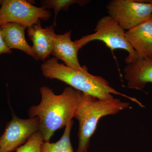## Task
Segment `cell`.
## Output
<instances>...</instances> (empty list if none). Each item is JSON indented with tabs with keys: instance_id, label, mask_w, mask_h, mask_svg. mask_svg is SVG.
<instances>
[{
	"instance_id": "cell-1",
	"label": "cell",
	"mask_w": 152,
	"mask_h": 152,
	"mask_svg": "<svg viewBox=\"0 0 152 152\" xmlns=\"http://www.w3.org/2000/svg\"><path fill=\"white\" fill-rule=\"evenodd\" d=\"M40 91V103L30 107L28 115L39 119V131L44 142H50L56 131L65 127L72 120L81 92L70 86L65 88L59 95L48 87H42Z\"/></svg>"
},
{
	"instance_id": "cell-2",
	"label": "cell",
	"mask_w": 152,
	"mask_h": 152,
	"mask_svg": "<svg viewBox=\"0 0 152 152\" xmlns=\"http://www.w3.org/2000/svg\"><path fill=\"white\" fill-rule=\"evenodd\" d=\"M41 69L45 77L59 80L75 89L99 99L111 100L115 98L113 94L119 95L136 103L141 107H144L136 98L118 91L102 76L90 74L87 68L83 70L72 69L60 63L58 60L53 57L44 61Z\"/></svg>"
},
{
	"instance_id": "cell-3",
	"label": "cell",
	"mask_w": 152,
	"mask_h": 152,
	"mask_svg": "<svg viewBox=\"0 0 152 152\" xmlns=\"http://www.w3.org/2000/svg\"><path fill=\"white\" fill-rule=\"evenodd\" d=\"M130 108L129 103L118 98L104 100L81 92L74 116L79 123L77 152H88L90 140L101 118Z\"/></svg>"
},
{
	"instance_id": "cell-4",
	"label": "cell",
	"mask_w": 152,
	"mask_h": 152,
	"mask_svg": "<svg viewBox=\"0 0 152 152\" xmlns=\"http://www.w3.org/2000/svg\"><path fill=\"white\" fill-rule=\"evenodd\" d=\"M94 40L103 42L112 50L121 49L126 51L129 53L125 59L126 64L139 58L137 53L126 38L125 30L115 19L109 15L99 20L95 28L94 32L83 36L75 42L80 49L90 42Z\"/></svg>"
},
{
	"instance_id": "cell-5",
	"label": "cell",
	"mask_w": 152,
	"mask_h": 152,
	"mask_svg": "<svg viewBox=\"0 0 152 152\" xmlns=\"http://www.w3.org/2000/svg\"><path fill=\"white\" fill-rule=\"evenodd\" d=\"M50 12L25 0H3L0 7V24L16 23L27 28L40 20H46Z\"/></svg>"
},
{
	"instance_id": "cell-6",
	"label": "cell",
	"mask_w": 152,
	"mask_h": 152,
	"mask_svg": "<svg viewBox=\"0 0 152 152\" xmlns=\"http://www.w3.org/2000/svg\"><path fill=\"white\" fill-rule=\"evenodd\" d=\"M107 9L109 15L127 31L149 20L152 15V5L142 0H112Z\"/></svg>"
},
{
	"instance_id": "cell-7",
	"label": "cell",
	"mask_w": 152,
	"mask_h": 152,
	"mask_svg": "<svg viewBox=\"0 0 152 152\" xmlns=\"http://www.w3.org/2000/svg\"><path fill=\"white\" fill-rule=\"evenodd\" d=\"M39 121L37 117L22 119L14 114L0 137V152L16 151L39 131Z\"/></svg>"
},
{
	"instance_id": "cell-8",
	"label": "cell",
	"mask_w": 152,
	"mask_h": 152,
	"mask_svg": "<svg viewBox=\"0 0 152 152\" xmlns=\"http://www.w3.org/2000/svg\"><path fill=\"white\" fill-rule=\"evenodd\" d=\"M126 36L139 58H152L151 19L126 31Z\"/></svg>"
},
{
	"instance_id": "cell-9",
	"label": "cell",
	"mask_w": 152,
	"mask_h": 152,
	"mask_svg": "<svg viewBox=\"0 0 152 152\" xmlns=\"http://www.w3.org/2000/svg\"><path fill=\"white\" fill-rule=\"evenodd\" d=\"M71 30L63 34L55 33L52 54L57 59L63 61L69 67L83 70L87 68L80 64L78 58V52L80 49L71 39Z\"/></svg>"
},
{
	"instance_id": "cell-10",
	"label": "cell",
	"mask_w": 152,
	"mask_h": 152,
	"mask_svg": "<svg viewBox=\"0 0 152 152\" xmlns=\"http://www.w3.org/2000/svg\"><path fill=\"white\" fill-rule=\"evenodd\" d=\"M54 27L53 25L43 28L39 21L27 28L28 37L32 42V48L37 60L45 61L52 53Z\"/></svg>"
},
{
	"instance_id": "cell-11",
	"label": "cell",
	"mask_w": 152,
	"mask_h": 152,
	"mask_svg": "<svg viewBox=\"0 0 152 152\" xmlns=\"http://www.w3.org/2000/svg\"><path fill=\"white\" fill-rule=\"evenodd\" d=\"M124 72L128 88L142 91L148 83H152V58L131 62L127 64Z\"/></svg>"
},
{
	"instance_id": "cell-12",
	"label": "cell",
	"mask_w": 152,
	"mask_h": 152,
	"mask_svg": "<svg viewBox=\"0 0 152 152\" xmlns=\"http://www.w3.org/2000/svg\"><path fill=\"white\" fill-rule=\"evenodd\" d=\"M3 39L9 48L17 49L37 60L32 46H30L25 37L26 27L16 23H3L0 24Z\"/></svg>"
},
{
	"instance_id": "cell-13",
	"label": "cell",
	"mask_w": 152,
	"mask_h": 152,
	"mask_svg": "<svg viewBox=\"0 0 152 152\" xmlns=\"http://www.w3.org/2000/svg\"><path fill=\"white\" fill-rule=\"evenodd\" d=\"M73 124L74 121L72 120L65 127L61 137L56 142H44L41 145V152H74L70 140Z\"/></svg>"
},
{
	"instance_id": "cell-14",
	"label": "cell",
	"mask_w": 152,
	"mask_h": 152,
	"mask_svg": "<svg viewBox=\"0 0 152 152\" xmlns=\"http://www.w3.org/2000/svg\"><path fill=\"white\" fill-rule=\"evenodd\" d=\"M90 1L87 0H44L41 1V7L47 9H53L54 11L55 17L53 25H56V18L60 11H67L70 6L77 4L80 6H84Z\"/></svg>"
},
{
	"instance_id": "cell-15",
	"label": "cell",
	"mask_w": 152,
	"mask_h": 152,
	"mask_svg": "<svg viewBox=\"0 0 152 152\" xmlns=\"http://www.w3.org/2000/svg\"><path fill=\"white\" fill-rule=\"evenodd\" d=\"M44 142L43 137L39 131H38L26 143L18 148L16 152H41V145Z\"/></svg>"
},
{
	"instance_id": "cell-16",
	"label": "cell",
	"mask_w": 152,
	"mask_h": 152,
	"mask_svg": "<svg viewBox=\"0 0 152 152\" xmlns=\"http://www.w3.org/2000/svg\"><path fill=\"white\" fill-rule=\"evenodd\" d=\"M12 53V50L9 48L4 41L2 34L1 29L0 26V55L4 53L11 54Z\"/></svg>"
},
{
	"instance_id": "cell-17",
	"label": "cell",
	"mask_w": 152,
	"mask_h": 152,
	"mask_svg": "<svg viewBox=\"0 0 152 152\" xmlns=\"http://www.w3.org/2000/svg\"><path fill=\"white\" fill-rule=\"evenodd\" d=\"M142 1L145 2L149 3L152 5V0H142Z\"/></svg>"
},
{
	"instance_id": "cell-18",
	"label": "cell",
	"mask_w": 152,
	"mask_h": 152,
	"mask_svg": "<svg viewBox=\"0 0 152 152\" xmlns=\"http://www.w3.org/2000/svg\"><path fill=\"white\" fill-rule=\"evenodd\" d=\"M2 1H1V0H0V6H1V3Z\"/></svg>"
},
{
	"instance_id": "cell-19",
	"label": "cell",
	"mask_w": 152,
	"mask_h": 152,
	"mask_svg": "<svg viewBox=\"0 0 152 152\" xmlns=\"http://www.w3.org/2000/svg\"><path fill=\"white\" fill-rule=\"evenodd\" d=\"M151 20H152V16L151 17Z\"/></svg>"
}]
</instances>
